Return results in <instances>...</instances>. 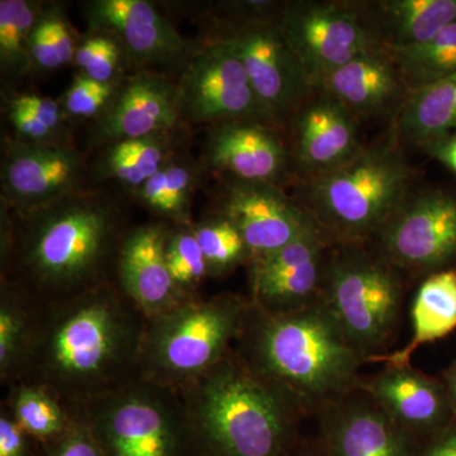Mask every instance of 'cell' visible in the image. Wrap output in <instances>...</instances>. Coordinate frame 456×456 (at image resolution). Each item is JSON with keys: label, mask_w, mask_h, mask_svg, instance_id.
Returning <instances> with one entry per match:
<instances>
[{"label": "cell", "mask_w": 456, "mask_h": 456, "mask_svg": "<svg viewBox=\"0 0 456 456\" xmlns=\"http://www.w3.org/2000/svg\"><path fill=\"white\" fill-rule=\"evenodd\" d=\"M145 325L146 318L116 281L38 305L31 346L18 382L44 387L71 412H80L139 378Z\"/></svg>", "instance_id": "obj_1"}, {"label": "cell", "mask_w": 456, "mask_h": 456, "mask_svg": "<svg viewBox=\"0 0 456 456\" xmlns=\"http://www.w3.org/2000/svg\"><path fill=\"white\" fill-rule=\"evenodd\" d=\"M127 221L116 200L84 189L35 211L2 206V281L50 305L114 281Z\"/></svg>", "instance_id": "obj_2"}, {"label": "cell", "mask_w": 456, "mask_h": 456, "mask_svg": "<svg viewBox=\"0 0 456 456\" xmlns=\"http://www.w3.org/2000/svg\"><path fill=\"white\" fill-rule=\"evenodd\" d=\"M236 353L305 419L358 387L368 358L356 350L325 302L285 314L251 303Z\"/></svg>", "instance_id": "obj_3"}, {"label": "cell", "mask_w": 456, "mask_h": 456, "mask_svg": "<svg viewBox=\"0 0 456 456\" xmlns=\"http://www.w3.org/2000/svg\"><path fill=\"white\" fill-rule=\"evenodd\" d=\"M178 395L198 456H285L301 437L303 417L235 347Z\"/></svg>", "instance_id": "obj_4"}, {"label": "cell", "mask_w": 456, "mask_h": 456, "mask_svg": "<svg viewBox=\"0 0 456 456\" xmlns=\"http://www.w3.org/2000/svg\"><path fill=\"white\" fill-rule=\"evenodd\" d=\"M413 171L393 137L305 180L302 206L335 245L368 246L410 194Z\"/></svg>", "instance_id": "obj_5"}, {"label": "cell", "mask_w": 456, "mask_h": 456, "mask_svg": "<svg viewBox=\"0 0 456 456\" xmlns=\"http://www.w3.org/2000/svg\"><path fill=\"white\" fill-rule=\"evenodd\" d=\"M250 299L235 293L193 297L147 320L139 378L179 392L235 347Z\"/></svg>", "instance_id": "obj_6"}, {"label": "cell", "mask_w": 456, "mask_h": 456, "mask_svg": "<svg viewBox=\"0 0 456 456\" xmlns=\"http://www.w3.org/2000/svg\"><path fill=\"white\" fill-rule=\"evenodd\" d=\"M406 277L369 246L335 245L323 302L350 344L368 362L384 355L397 335Z\"/></svg>", "instance_id": "obj_7"}, {"label": "cell", "mask_w": 456, "mask_h": 456, "mask_svg": "<svg viewBox=\"0 0 456 456\" xmlns=\"http://www.w3.org/2000/svg\"><path fill=\"white\" fill-rule=\"evenodd\" d=\"M107 456H183L191 452L178 392L136 378L80 411Z\"/></svg>", "instance_id": "obj_8"}, {"label": "cell", "mask_w": 456, "mask_h": 456, "mask_svg": "<svg viewBox=\"0 0 456 456\" xmlns=\"http://www.w3.org/2000/svg\"><path fill=\"white\" fill-rule=\"evenodd\" d=\"M281 16L212 20L206 36L233 50L266 122L277 128L287 126L314 92L301 61L285 40Z\"/></svg>", "instance_id": "obj_9"}, {"label": "cell", "mask_w": 456, "mask_h": 456, "mask_svg": "<svg viewBox=\"0 0 456 456\" xmlns=\"http://www.w3.org/2000/svg\"><path fill=\"white\" fill-rule=\"evenodd\" d=\"M371 244L404 277L448 269L456 259V198L441 191L408 194Z\"/></svg>", "instance_id": "obj_10"}, {"label": "cell", "mask_w": 456, "mask_h": 456, "mask_svg": "<svg viewBox=\"0 0 456 456\" xmlns=\"http://www.w3.org/2000/svg\"><path fill=\"white\" fill-rule=\"evenodd\" d=\"M281 27L312 88L355 57L383 49L354 2H284Z\"/></svg>", "instance_id": "obj_11"}, {"label": "cell", "mask_w": 456, "mask_h": 456, "mask_svg": "<svg viewBox=\"0 0 456 456\" xmlns=\"http://www.w3.org/2000/svg\"><path fill=\"white\" fill-rule=\"evenodd\" d=\"M179 112L184 127L235 119L265 123L239 57L228 45L204 37L178 82ZM269 125V123H268Z\"/></svg>", "instance_id": "obj_12"}, {"label": "cell", "mask_w": 456, "mask_h": 456, "mask_svg": "<svg viewBox=\"0 0 456 456\" xmlns=\"http://www.w3.org/2000/svg\"><path fill=\"white\" fill-rule=\"evenodd\" d=\"M83 16L88 32L110 33L121 41L134 71L179 75L200 46L146 0H92Z\"/></svg>", "instance_id": "obj_13"}, {"label": "cell", "mask_w": 456, "mask_h": 456, "mask_svg": "<svg viewBox=\"0 0 456 456\" xmlns=\"http://www.w3.org/2000/svg\"><path fill=\"white\" fill-rule=\"evenodd\" d=\"M86 159L70 142L3 143L2 206L25 213L57 202L86 189Z\"/></svg>", "instance_id": "obj_14"}, {"label": "cell", "mask_w": 456, "mask_h": 456, "mask_svg": "<svg viewBox=\"0 0 456 456\" xmlns=\"http://www.w3.org/2000/svg\"><path fill=\"white\" fill-rule=\"evenodd\" d=\"M334 246L314 220L289 244L253 261L251 303L270 314H285L322 301Z\"/></svg>", "instance_id": "obj_15"}, {"label": "cell", "mask_w": 456, "mask_h": 456, "mask_svg": "<svg viewBox=\"0 0 456 456\" xmlns=\"http://www.w3.org/2000/svg\"><path fill=\"white\" fill-rule=\"evenodd\" d=\"M326 456H421L425 444L404 431L367 393L356 388L316 416Z\"/></svg>", "instance_id": "obj_16"}, {"label": "cell", "mask_w": 456, "mask_h": 456, "mask_svg": "<svg viewBox=\"0 0 456 456\" xmlns=\"http://www.w3.org/2000/svg\"><path fill=\"white\" fill-rule=\"evenodd\" d=\"M179 128L187 127L180 119L176 82L167 74L134 71L122 80L103 116L90 123L89 143L102 149Z\"/></svg>", "instance_id": "obj_17"}, {"label": "cell", "mask_w": 456, "mask_h": 456, "mask_svg": "<svg viewBox=\"0 0 456 456\" xmlns=\"http://www.w3.org/2000/svg\"><path fill=\"white\" fill-rule=\"evenodd\" d=\"M203 163L227 179L283 188L290 178L293 156L274 126L257 119H235L208 128Z\"/></svg>", "instance_id": "obj_18"}, {"label": "cell", "mask_w": 456, "mask_h": 456, "mask_svg": "<svg viewBox=\"0 0 456 456\" xmlns=\"http://www.w3.org/2000/svg\"><path fill=\"white\" fill-rule=\"evenodd\" d=\"M216 215L239 228L250 251L248 264L289 244L314 221L283 188L236 179H227Z\"/></svg>", "instance_id": "obj_19"}, {"label": "cell", "mask_w": 456, "mask_h": 456, "mask_svg": "<svg viewBox=\"0 0 456 456\" xmlns=\"http://www.w3.org/2000/svg\"><path fill=\"white\" fill-rule=\"evenodd\" d=\"M288 126L292 130L293 163L305 180L341 167L364 147L359 118L322 90L314 89Z\"/></svg>", "instance_id": "obj_20"}, {"label": "cell", "mask_w": 456, "mask_h": 456, "mask_svg": "<svg viewBox=\"0 0 456 456\" xmlns=\"http://www.w3.org/2000/svg\"><path fill=\"white\" fill-rule=\"evenodd\" d=\"M169 230L164 221L128 228L117 256L114 281L146 321L193 298L180 292L167 268Z\"/></svg>", "instance_id": "obj_21"}, {"label": "cell", "mask_w": 456, "mask_h": 456, "mask_svg": "<svg viewBox=\"0 0 456 456\" xmlns=\"http://www.w3.org/2000/svg\"><path fill=\"white\" fill-rule=\"evenodd\" d=\"M356 388L425 445L448 428L452 410L445 386L411 364H387L377 374L360 377Z\"/></svg>", "instance_id": "obj_22"}, {"label": "cell", "mask_w": 456, "mask_h": 456, "mask_svg": "<svg viewBox=\"0 0 456 456\" xmlns=\"http://www.w3.org/2000/svg\"><path fill=\"white\" fill-rule=\"evenodd\" d=\"M331 95L356 118L395 116L410 88L388 51L378 49L351 60L314 86Z\"/></svg>", "instance_id": "obj_23"}, {"label": "cell", "mask_w": 456, "mask_h": 456, "mask_svg": "<svg viewBox=\"0 0 456 456\" xmlns=\"http://www.w3.org/2000/svg\"><path fill=\"white\" fill-rule=\"evenodd\" d=\"M356 4L369 31L387 51L422 44L456 20V0H375Z\"/></svg>", "instance_id": "obj_24"}, {"label": "cell", "mask_w": 456, "mask_h": 456, "mask_svg": "<svg viewBox=\"0 0 456 456\" xmlns=\"http://www.w3.org/2000/svg\"><path fill=\"white\" fill-rule=\"evenodd\" d=\"M456 131V75L410 90L393 117L398 145L424 147Z\"/></svg>", "instance_id": "obj_25"}, {"label": "cell", "mask_w": 456, "mask_h": 456, "mask_svg": "<svg viewBox=\"0 0 456 456\" xmlns=\"http://www.w3.org/2000/svg\"><path fill=\"white\" fill-rule=\"evenodd\" d=\"M183 137L184 128H179L102 147L93 167V176L102 182L118 183L134 194L179 151Z\"/></svg>", "instance_id": "obj_26"}, {"label": "cell", "mask_w": 456, "mask_h": 456, "mask_svg": "<svg viewBox=\"0 0 456 456\" xmlns=\"http://www.w3.org/2000/svg\"><path fill=\"white\" fill-rule=\"evenodd\" d=\"M412 323V338L403 349L377 356L371 362L411 364V358L419 346L440 340L455 331L456 266L440 270L425 278L413 299Z\"/></svg>", "instance_id": "obj_27"}, {"label": "cell", "mask_w": 456, "mask_h": 456, "mask_svg": "<svg viewBox=\"0 0 456 456\" xmlns=\"http://www.w3.org/2000/svg\"><path fill=\"white\" fill-rule=\"evenodd\" d=\"M200 178L202 167L179 150L134 196L167 224H191V203Z\"/></svg>", "instance_id": "obj_28"}, {"label": "cell", "mask_w": 456, "mask_h": 456, "mask_svg": "<svg viewBox=\"0 0 456 456\" xmlns=\"http://www.w3.org/2000/svg\"><path fill=\"white\" fill-rule=\"evenodd\" d=\"M38 305L18 285L2 281L0 380L12 387L22 377L35 332Z\"/></svg>", "instance_id": "obj_29"}, {"label": "cell", "mask_w": 456, "mask_h": 456, "mask_svg": "<svg viewBox=\"0 0 456 456\" xmlns=\"http://www.w3.org/2000/svg\"><path fill=\"white\" fill-rule=\"evenodd\" d=\"M4 406L26 434L44 449L64 436L75 419V412L53 393L33 383L18 382L9 387Z\"/></svg>", "instance_id": "obj_30"}, {"label": "cell", "mask_w": 456, "mask_h": 456, "mask_svg": "<svg viewBox=\"0 0 456 456\" xmlns=\"http://www.w3.org/2000/svg\"><path fill=\"white\" fill-rule=\"evenodd\" d=\"M3 110L14 132L12 139L26 143L70 142V119L56 99L31 93H3Z\"/></svg>", "instance_id": "obj_31"}, {"label": "cell", "mask_w": 456, "mask_h": 456, "mask_svg": "<svg viewBox=\"0 0 456 456\" xmlns=\"http://www.w3.org/2000/svg\"><path fill=\"white\" fill-rule=\"evenodd\" d=\"M45 3L41 0L0 2V71L8 84L35 74L29 41Z\"/></svg>", "instance_id": "obj_32"}, {"label": "cell", "mask_w": 456, "mask_h": 456, "mask_svg": "<svg viewBox=\"0 0 456 456\" xmlns=\"http://www.w3.org/2000/svg\"><path fill=\"white\" fill-rule=\"evenodd\" d=\"M388 53L410 90L452 77L456 75V20L430 40Z\"/></svg>", "instance_id": "obj_33"}, {"label": "cell", "mask_w": 456, "mask_h": 456, "mask_svg": "<svg viewBox=\"0 0 456 456\" xmlns=\"http://www.w3.org/2000/svg\"><path fill=\"white\" fill-rule=\"evenodd\" d=\"M193 231L202 248L211 277H222L242 264L250 263V251L233 222L213 213L206 220L193 222Z\"/></svg>", "instance_id": "obj_34"}, {"label": "cell", "mask_w": 456, "mask_h": 456, "mask_svg": "<svg viewBox=\"0 0 456 456\" xmlns=\"http://www.w3.org/2000/svg\"><path fill=\"white\" fill-rule=\"evenodd\" d=\"M165 256L171 278L180 292L187 297H198L200 285L211 275L193 224H170Z\"/></svg>", "instance_id": "obj_35"}, {"label": "cell", "mask_w": 456, "mask_h": 456, "mask_svg": "<svg viewBox=\"0 0 456 456\" xmlns=\"http://www.w3.org/2000/svg\"><path fill=\"white\" fill-rule=\"evenodd\" d=\"M74 65L77 73L101 83L121 82L132 68L121 41L107 32H88L77 42Z\"/></svg>", "instance_id": "obj_36"}, {"label": "cell", "mask_w": 456, "mask_h": 456, "mask_svg": "<svg viewBox=\"0 0 456 456\" xmlns=\"http://www.w3.org/2000/svg\"><path fill=\"white\" fill-rule=\"evenodd\" d=\"M121 83H101L77 73L59 101L70 121L93 123L110 106Z\"/></svg>", "instance_id": "obj_37"}, {"label": "cell", "mask_w": 456, "mask_h": 456, "mask_svg": "<svg viewBox=\"0 0 456 456\" xmlns=\"http://www.w3.org/2000/svg\"><path fill=\"white\" fill-rule=\"evenodd\" d=\"M44 456H107L101 440L84 412H75L70 428L45 448Z\"/></svg>", "instance_id": "obj_38"}, {"label": "cell", "mask_w": 456, "mask_h": 456, "mask_svg": "<svg viewBox=\"0 0 456 456\" xmlns=\"http://www.w3.org/2000/svg\"><path fill=\"white\" fill-rule=\"evenodd\" d=\"M32 443L35 441L3 406L0 413V456H33Z\"/></svg>", "instance_id": "obj_39"}, {"label": "cell", "mask_w": 456, "mask_h": 456, "mask_svg": "<svg viewBox=\"0 0 456 456\" xmlns=\"http://www.w3.org/2000/svg\"><path fill=\"white\" fill-rule=\"evenodd\" d=\"M428 155L456 174V131L424 147Z\"/></svg>", "instance_id": "obj_40"}, {"label": "cell", "mask_w": 456, "mask_h": 456, "mask_svg": "<svg viewBox=\"0 0 456 456\" xmlns=\"http://www.w3.org/2000/svg\"><path fill=\"white\" fill-rule=\"evenodd\" d=\"M421 456H456V428H445L428 441Z\"/></svg>", "instance_id": "obj_41"}, {"label": "cell", "mask_w": 456, "mask_h": 456, "mask_svg": "<svg viewBox=\"0 0 456 456\" xmlns=\"http://www.w3.org/2000/svg\"><path fill=\"white\" fill-rule=\"evenodd\" d=\"M285 456H326L323 454L322 449L318 445L316 437L312 439H305L299 437L298 441L294 444L293 448L287 452Z\"/></svg>", "instance_id": "obj_42"}, {"label": "cell", "mask_w": 456, "mask_h": 456, "mask_svg": "<svg viewBox=\"0 0 456 456\" xmlns=\"http://www.w3.org/2000/svg\"><path fill=\"white\" fill-rule=\"evenodd\" d=\"M444 386H445L446 393H448L452 413L456 415V364L452 365L449 370H446Z\"/></svg>", "instance_id": "obj_43"}]
</instances>
